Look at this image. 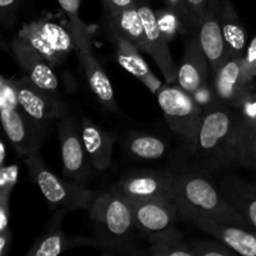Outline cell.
Segmentation results:
<instances>
[{
	"instance_id": "cell-28",
	"label": "cell",
	"mask_w": 256,
	"mask_h": 256,
	"mask_svg": "<svg viewBox=\"0 0 256 256\" xmlns=\"http://www.w3.org/2000/svg\"><path fill=\"white\" fill-rule=\"evenodd\" d=\"M195 256H232L236 252L220 240H196L190 242Z\"/></svg>"
},
{
	"instance_id": "cell-1",
	"label": "cell",
	"mask_w": 256,
	"mask_h": 256,
	"mask_svg": "<svg viewBox=\"0 0 256 256\" xmlns=\"http://www.w3.org/2000/svg\"><path fill=\"white\" fill-rule=\"evenodd\" d=\"M242 120V115L226 105L205 110L194 144L189 148L198 168L212 172L236 164L235 148Z\"/></svg>"
},
{
	"instance_id": "cell-9",
	"label": "cell",
	"mask_w": 256,
	"mask_h": 256,
	"mask_svg": "<svg viewBox=\"0 0 256 256\" xmlns=\"http://www.w3.org/2000/svg\"><path fill=\"white\" fill-rule=\"evenodd\" d=\"M178 175L172 172L139 170L128 174L115 189L129 202L175 200Z\"/></svg>"
},
{
	"instance_id": "cell-19",
	"label": "cell",
	"mask_w": 256,
	"mask_h": 256,
	"mask_svg": "<svg viewBox=\"0 0 256 256\" xmlns=\"http://www.w3.org/2000/svg\"><path fill=\"white\" fill-rule=\"evenodd\" d=\"M80 132L90 165L99 172L108 169L112 162V146L116 138L114 132H105L88 118L82 119Z\"/></svg>"
},
{
	"instance_id": "cell-7",
	"label": "cell",
	"mask_w": 256,
	"mask_h": 256,
	"mask_svg": "<svg viewBox=\"0 0 256 256\" xmlns=\"http://www.w3.org/2000/svg\"><path fill=\"white\" fill-rule=\"evenodd\" d=\"M69 30L74 36L75 52L79 58L80 65L84 72L85 80L92 89V94L98 99L102 108L108 112L116 110L114 90L106 72H104L100 62L92 54V40L89 30L82 18L69 20Z\"/></svg>"
},
{
	"instance_id": "cell-34",
	"label": "cell",
	"mask_w": 256,
	"mask_h": 256,
	"mask_svg": "<svg viewBox=\"0 0 256 256\" xmlns=\"http://www.w3.org/2000/svg\"><path fill=\"white\" fill-rule=\"evenodd\" d=\"M102 2H104L106 16L108 15L118 14V12H122V10L129 9V8L136 5L135 0H102Z\"/></svg>"
},
{
	"instance_id": "cell-2",
	"label": "cell",
	"mask_w": 256,
	"mask_h": 256,
	"mask_svg": "<svg viewBox=\"0 0 256 256\" xmlns=\"http://www.w3.org/2000/svg\"><path fill=\"white\" fill-rule=\"evenodd\" d=\"M89 216L100 235L92 239V246L132 252L125 242L135 228L134 214L129 200L116 189L96 195L89 209Z\"/></svg>"
},
{
	"instance_id": "cell-37",
	"label": "cell",
	"mask_w": 256,
	"mask_h": 256,
	"mask_svg": "<svg viewBox=\"0 0 256 256\" xmlns=\"http://www.w3.org/2000/svg\"><path fill=\"white\" fill-rule=\"evenodd\" d=\"M10 245H12V232L10 229H5L0 232V255L6 256L10 252Z\"/></svg>"
},
{
	"instance_id": "cell-29",
	"label": "cell",
	"mask_w": 256,
	"mask_h": 256,
	"mask_svg": "<svg viewBox=\"0 0 256 256\" xmlns=\"http://www.w3.org/2000/svg\"><path fill=\"white\" fill-rule=\"evenodd\" d=\"M18 180L16 165L2 166V182H0V196H10Z\"/></svg>"
},
{
	"instance_id": "cell-18",
	"label": "cell",
	"mask_w": 256,
	"mask_h": 256,
	"mask_svg": "<svg viewBox=\"0 0 256 256\" xmlns=\"http://www.w3.org/2000/svg\"><path fill=\"white\" fill-rule=\"evenodd\" d=\"M210 65L200 45L199 38H192L185 49L180 66L178 69V84L194 96L196 92L206 88L209 82Z\"/></svg>"
},
{
	"instance_id": "cell-27",
	"label": "cell",
	"mask_w": 256,
	"mask_h": 256,
	"mask_svg": "<svg viewBox=\"0 0 256 256\" xmlns=\"http://www.w3.org/2000/svg\"><path fill=\"white\" fill-rule=\"evenodd\" d=\"M236 164L256 169V122L242 118L235 148Z\"/></svg>"
},
{
	"instance_id": "cell-5",
	"label": "cell",
	"mask_w": 256,
	"mask_h": 256,
	"mask_svg": "<svg viewBox=\"0 0 256 256\" xmlns=\"http://www.w3.org/2000/svg\"><path fill=\"white\" fill-rule=\"evenodd\" d=\"M0 109L2 124L9 142L22 158L39 152L44 132L42 122L32 119L22 109L18 100L14 79L2 76L0 80Z\"/></svg>"
},
{
	"instance_id": "cell-22",
	"label": "cell",
	"mask_w": 256,
	"mask_h": 256,
	"mask_svg": "<svg viewBox=\"0 0 256 256\" xmlns=\"http://www.w3.org/2000/svg\"><path fill=\"white\" fill-rule=\"evenodd\" d=\"M230 204L256 232V182H248L235 176H226L219 185Z\"/></svg>"
},
{
	"instance_id": "cell-14",
	"label": "cell",
	"mask_w": 256,
	"mask_h": 256,
	"mask_svg": "<svg viewBox=\"0 0 256 256\" xmlns=\"http://www.w3.org/2000/svg\"><path fill=\"white\" fill-rule=\"evenodd\" d=\"M140 16L145 29L144 52L152 58L159 66L168 84L178 82V69L174 65L169 49V39L162 32L154 10L146 4H138Z\"/></svg>"
},
{
	"instance_id": "cell-30",
	"label": "cell",
	"mask_w": 256,
	"mask_h": 256,
	"mask_svg": "<svg viewBox=\"0 0 256 256\" xmlns=\"http://www.w3.org/2000/svg\"><path fill=\"white\" fill-rule=\"evenodd\" d=\"M20 0H0V20L5 28L14 24Z\"/></svg>"
},
{
	"instance_id": "cell-8",
	"label": "cell",
	"mask_w": 256,
	"mask_h": 256,
	"mask_svg": "<svg viewBox=\"0 0 256 256\" xmlns=\"http://www.w3.org/2000/svg\"><path fill=\"white\" fill-rule=\"evenodd\" d=\"M18 36L34 48L52 68L62 64L75 50L74 36L62 25L46 19H40L25 24Z\"/></svg>"
},
{
	"instance_id": "cell-32",
	"label": "cell",
	"mask_w": 256,
	"mask_h": 256,
	"mask_svg": "<svg viewBox=\"0 0 256 256\" xmlns=\"http://www.w3.org/2000/svg\"><path fill=\"white\" fill-rule=\"evenodd\" d=\"M210 2H212V0H186L188 9H189L192 22L199 24L206 10L209 9Z\"/></svg>"
},
{
	"instance_id": "cell-26",
	"label": "cell",
	"mask_w": 256,
	"mask_h": 256,
	"mask_svg": "<svg viewBox=\"0 0 256 256\" xmlns=\"http://www.w3.org/2000/svg\"><path fill=\"white\" fill-rule=\"evenodd\" d=\"M125 146L132 156L142 160L160 159L168 150V145L164 140L144 132H132L128 135Z\"/></svg>"
},
{
	"instance_id": "cell-24",
	"label": "cell",
	"mask_w": 256,
	"mask_h": 256,
	"mask_svg": "<svg viewBox=\"0 0 256 256\" xmlns=\"http://www.w3.org/2000/svg\"><path fill=\"white\" fill-rule=\"evenodd\" d=\"M222 28L230 58L242 59L246 52V34L232 0H222Z\"/></svg>"
},
{
	"instance_id": "cell-17",
	"label": "cell",
	"mask_w": 256,
	"mask_h": 256,
	"mask_svg": "<svg viewBox=\"0 0 256 256\" xmlns=\"http://www.w3.org/2000/svg\"><path fill=\"white\" fill-rule=\"evenodd\" d=\"M134 214L135 228L148 232H162L174 226L178 216L176 200H144V202H130Z\"/></svg>"
},
{
	"instance_id": "cell-4",
	"label": "cell",
	"mask_w": 256,
	"mask_h": 256,
	"mask_svg": "<svg viewBox=\"0 0 256 256\" xmlns=\"http://www.w3.org/2000/svg\"><path fill=\"white\" fill-rule=\"evenodd\" d=\"M30 178L36 184L49 205L60 212L89 209L96 192L86 189L84 185L75 184L66 178H60L45 165L39 152L24 156Z\"/></svg>"
},
{
	"instance_id": "cell-12",
	"label": "cell",
	"mask_w": 256,
	"mask_h": 256,
	"mask_svg": "<svg viewBox=\"0 0 256 256\" xmlns=\"http://www.w3.org/2000/svg\"><path fill=\"white\" fill-rule=\"evenodd\" d=\"M59 142L64 178L84 185L89 176L90 162L85 152L82 132L69 118H62L59 125Z\"/></svg>"
},
{
	"instance_id": "cell-33",
	"label": "cell",
	"mask_w": 256,
	"mask_h": 256,
	"mask_svg": "<svg viewBox=\"0 0 256 256\" xmlns=\"http://www.w3.org/2000/svg\"><path fill=\"white\" fill-rule=\"evenodd\" d=\"M168 9L172 10L182 22H192L190 16L189 9H188L186 0H165Z\"/></svg>"
},
{
	"instance_id": "cell-23",
	"label": "cell",
	"mask_w": 256,
	"mask_h": 256,
	"mask_svg": "<svg viewBox=\"0 0 256 256\" xmlns=\"http://www.w3.org/2000/svg\"><path fill=\"white\" fill-rule=\"evenodd\" d=\"M106 26L112 36L122 38L142 52L145 50V29L138 4L118 14L108 15Z\"/></svg>"
},
{
	"instance_id": "cell-25",
	"label": "cell",
	"mask_w": 256,
	"mask_h": 256,
	"mask_svg": "<svg viewBox=\"0 0 256 256\" xmlns=\"http://www.w3.org/2000/svg\"><path fill=\"white\" fill-rule=\"evenodd\" d=\"M150 254L155 256H195L190 242H186L182 234L172 226L162 232L149 234Z\"/></svg>"
},
{
	"instance_id": "cell-10",
	"label": "cell",
	"mask_w": 256,
	"mask_h": 256,
	"mask_svg": "<svg viewBox=\"0 0 256 256\" xmlns=\"http://www.w3.org/2000/svg\"><path fill=\"white\" fill-rule=\"evenodd\" d=\"M178 216L192 222L206 234L224 242L236 254L244 256H256V232H249L246 228L224 224L212 220L205 215L178 205Z\"/></svg>"
},
{
	"instance_id": "cell-16",
	"label": "cell",
	"mask_w": 256,
	"mask_h": 256,
	"mask_svg": "<svg viewBox=\"0 0 256 256\" xmlns=\"http://www.w3.org/2000/svg\"><path fill=\"white\" fill-rule=\"evenodd\" d=\"M12 52L20 69L34 84L46 92L59 95V82L52 66L42 54L16 35L12 42Z\"/></svg>"
},
{
	"instance_id": "cell-6",
	"label": "cell",
	"mask_w": 256,
	"mask_h": 256,
	"mask_svg": "<svg viewBox=\"0 0 256 256\" xmlns=\"http://www.w3.org/2000/svg\"><path fill=\"white\" fill-rule=\"evenodd\" d=\"M156 99L172 132L188 148L192 146L204 115L202 105L179 84L162 85Z\"/></svg>"
},
{
	"instance_id": "cell-36",
	"label": "cell",
	"mask_w": 256,
	"mask_h": 256,
	"mask_svg": "<svg viewBox=\"0 0 256 256\" xmlns=\"http://www.w3.org/2000/svg\"><path fill=\"white\" fill-rule=\"evenodd\" d=\"M10 196H0V232L9 229Z\"/></svg>"
},
{
	"instance_id": "cell-38",
	"label": "cell",
	"mask_w": 256,
	"mask_h": 256,
	"mask_svg": "<svg viewBox=\"0 0 256 256\" xmlns=\"http://www.w3.org/2000/svg\"><path fill=\"white\" fill-rule=\"evenodd\" d=\"M0 149H2V166H4L5 165V144H4V142H2V144H0Z\"/></svg>"
},
{
	"instance_id": "cell-15",
	"label": "cell",
	"mask_w": 256,
	"mask_h": 256,
	"mask_svg": "<svg viewBox=\"0 0 256 256\" xmlns=\"http://www.w3.org/2000/svg\"><path fill=\"white\" fill-rule=\"evenodd\" d=\"M200 45L214 75L230 58L222 28V2L212 0L209 9L199 22Z\"/></svg>"
},
{
	"instance_id": "cell-20",
	"label": "cell",
	"mask_w": 256,
	"mask_h": 256,
	"mask_svg": "<svg viewBox=\"0 0 256 256\" xmlns=\"http://www.w3.org/2000/svg\"><path fill=\"white\" fill-rule=\"evenodd\" d=\"M112 42L115 44V55L120 66L134 75L152 94L156 95L162 84L142 56L139 48L119 36H112Z\"/></svg>"
},
{
	"instance_id": "cell-21",
	"label": "cell",
	"mask_w": 256,
	"mask_h": 256,
	"mask_svg": "<svg viewBox=\"0 0 256 256\" xmlns=\"http://www.w3.org/2000/svg\"><path fill=\"white\" fill-rule=\"evenodd\" d=\"M62 216V212L54 218L46 232L34 242L32 249L28 252V256H58L69 249L82 245H92V239L86 236H69L64 234L60 228Z\"/></svg>"
},
{
	"instance_id": "cell-13",
	"label": "cell",
	"mask_w": 256,
	"mask_h": 256,
	"mask_svg": "<svg viewBox=\"0 0 256 256\" xmlns=\"http://www.w3.org/2000/svg\"><path fill=\"white\" fill-rule=\"evenodd\" d=\"M212 76L214 95L219 104L236 108L246 102L254 80L248 75L242 59L229 58Z\"/></svg>"
},
{
	"instance_id": "cell-31",
	"label": "cell",
	"mask_w": 256,
	"mask_h": 256,
	"mask_svg": "<svg viewBox=\"0 0 256 256\" xmlns=\"http://www.w3.org/2000/svg\"><path fill=\"white\" fill-rule=\"evenodd\" d=\"M242 62H244V66L248 75L254 80L256 78V35L252 38L250 44L248 45Z\"/></svg>"
},
{
	"instance_id": "cell-3",
	"label": "cell",
	"mask_w": 256,
	"mask_h": 256,
	"mask_svg": "<svg viewBox=\"0 0 256 256\" xmlns=\"http://www.w3.org/2000/svg\"><path fill=\"white\" fill-rule=\"evenodd\" d=\"M178 205L229 225L249 228L246 220L230 204L219 186L200 174L178 175Z\"/></svg>"
},
{
	"instance_id": "cell-11",
	"label": "cell",
	"mask_w": 256,
	"mask_h": 256,
	"mask_svg": "<svg viewBox=\"0 0 256 256\" xmlns=\"http://www.w3.org/2000/svg\"><path fill=\"white\" fill-rule=\"evenodd\" d=\"M15 86L20 106L32 119L42 124L65 116L66 106L59 95L39 88L26 75L15 80Z\"/></svg>"
},
{
	"instance_id": "cell-35",
	"label": "cell",
	"mask_w": 256,
	"mask_h": 256,
	"mask_svg": "<svg viewBox=\"0 0 256 256\" xmlns=\"http://www.w3.org/2000/svg\"><path fill=\"white\" fill-rule=\"evenodd\" d=\"M58 4L60 5L65 14L68 15L69 20H74L80 18L79 9H80V2L82 0H56Z\"/></svg>"
}]
</instances>
